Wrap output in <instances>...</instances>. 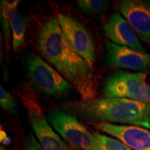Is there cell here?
<instances>
[{
  "mask_svg": "<svg viewBox=\"0 0 150 150\" xmlns=\"http://www.w3.org/2000/svg\"><path fill=\"white\" fill-rule=\"evenodd\" d=\"M147 74L117 70L105 79L102 93L104 97H122L150 104V86Z\"/></svg>",
  "mask_w": 150,
  "mask_h": 150,
  "instance_id": "4",
  "label": "cell"
},
{
  "mask_svg": "<svg viewBox=\"0 0 150 150\" xmlns=\"http://www.w3.org/2000/svg\"><path fill=\"white\" fill-rule=\"evenodd\" d=\"M22 150H44L33 133L30 132L22 146Z\"/></svg>",
  "mask_w": 150,
  "mask_h": 150,
  "instance_id": "17",
  "label": "cell"
},
{
  "mask_svg": "<svg viewBox=\"0 0 150 150\" xmlns=\"http://www.w3.org/2000/svg\"><path fill=\"white\" fill-rule=\"evenodd\" d=\"M75 3L79 10L94 18H99L106 13L110 5V1L105 0H78Z\"/></svg>",
  "mask_w": 150,
  "mask_h": 150,
  "instance_id": "13",
  "label": "cell"
},
{
  "mask_svg": "<svg viewBox=\"0 0 150 150\" xmlns=\"http://www.w3.org/2000/svg\"><path fill=\"white\" fill-rule=\"evenodd\" d=\"M117 8L139 40L150 46V1L122 0L117 1Z\"/></svg>",
  "mask_w": 150,
  "mask_h": 150,
  "instance_id": "9",
  "label": "cell"
},
{
  "mask_svg": "<svg viewBox=\"0 0 150 150\" xmlns=\"http://www.w3.org/2000/svg\"><path fill=\"white\" fill-rule=\"evenodd\" d=\"M68 150H73V149H68Z\"/></svg>",
  "mask_w": 150,
  "mask_h": 150,
  "instance_id": "18",
  "label": "cell"
},
{
  "mask_svg": "<svg viewBox=\"0 0 150 150\" xmlns=\"http://www.w3.org/2000/svg\"><path fill=\"white\" fill-rule=\"evenodd\" d=\"M27 74L31 85L49 97L59 98L72 86L54 67L33 52L26 55Z\"/></svg>",
  "mask_w": 150,
  "mask_h": 150,
  "instance_id": "5",
  "label": "cell"
},
{
  "mask_svg": "<svg viewBox=\"0 0 150 150\" xmlns=\"http://www.w3.org/2000/svg\"><path fill=\"white\" fill-rule=\"evenodd\" d=\"M94 134L98 139L104 150H133L120 140L112 138L111 137L97 132L94 133Z\"/></svg>",
  "mask_w": 150,
  "mask_h": 150,
  "instance_id": "15",
  "label": "cell"
},
{
  "mask_svg": "<svg viewBox=\"0 0 150 150\" xmlns=\"http://www.w3.org/2000/svg\"><path fill=\"white\" fill-rule=\"evenodd\" d=\"M103 33L114 44L127 47L140 53H147L126 19L118 13H112L103 23Z\"/></svg>",
  "mask_w": 150,
  "mask_h": 150,
  "instance_id": "10",
  "label": "cell"
},
{
  "mask_svg": "<svg viewBox=\"0 0 150 150\" xmlns=\"http://www.w3.org/2000/svg\"><path fill=\"white\" fill-rule=\"evenodd\" d=\"M36 44L45 61L71 84L81 100L97 98L98 76L95 68L72 50L65 38L57 17H50L42 24Z\"/></svg>",
  "mask_w": 150,
  "mask_h": 150,
  "instance_id": "1",
  "label": "cell"
},
{
  "mask_svg": "<svg viewBox=\"0 0 150 150\" xmlns=\"http://www.w3.org/2000/svg\"><path fill=\"white\" fill-rule=\"evenodd\" d=\"M47 121L72 147L80 150H104L100 142L74 116L54 109L48 112Z\"/></svg>",
  "mask_w": 150,
  "mask_h": 150,
  "instance_id": "6",
  "label": "cell"
},
{
  "mask_svg": "<svg viewBox=\"0 0 150 150\" xmlns=\"http://www.w3.org/2000/svg\"><path fill=\"white\" fill-rule=\"evenodd\" d=\"M0 105L6 111L15 115L18 114V104L16 99L2 86L0 87Z\"/></svg>",
  "mask_w": 150,
  "mask_h": 150,
  "instance_id": "16",
  "label": "cell"
},
{
  "mask_svg": "<svg viewBox=\"0 0 150 150\" xmlns=\"http://www.w3.org/2000/svg\"><path fill=\"white\" fill-rule=\"evenodd\" d=\"M106 50L104 61L110 69H125L136 71V72L150 73V55L147 53H140L127 47L105 41Z\"/></svg>",
  "mask_w": 150,
  "mask_h": 150,
  "instance_id": "8",
  "label": "cell"
},
{
  "mask_svg": "<svg viewBox=\"0 0 150 150\" xmlns=\"http://www.w3.org/2000/svg\"><path fill=\"white\" fill-rule=\"evenodd\" d=\"M19 4H20L19 0H1L0 3V18H1L6 48L7 50H10L11 42V29L8 19V11L11 8L18 7Z\"/></svg>",
  "mask_w": 150,
  "mask_h": 150,
  "instance_id": "14",
  "label": "cell"
},
{
  "mask_svg": "<svg viewBox=\"0 0 150 150\" xmlns=\"http://www.w3.org/2000/svg\"><path fill=\"white\" fill-rule=\"evenodd\" d=\"M99 131L106 133L133 150H150V131L144 127L117 125L107 122L95 125Z\"/></svg>",
  "mask_w": 150,
  "mask_h": 150,
  "instance_id": "11",
  "label": "cell"
},
{
  "mask_svg": "<svg viewBox=\"0 0 150 150\" xmlns=\"http://www.w3.org/2000/svg\"><path fill=\"white\" fill-rule=\"evenodd\" d=\"M16 93L27 110L31 127L42 149L68 150L66 142L61 139L48 123L40 105L38 97L29 84L24 82L19 86Z\"/></svg>",
  "mask_w": 150,
  "mask_h": 150,
  "instance_id": "3",
  "label": "cell"
},
{
  "mask_svg": "<svg viewBox=\"0 0 150 150\" xmlns=\"http://www.w3.org/2000/svg\"><path fill=\"white\" fill-rule=\"evenodd\" d=\"M18 7L11 8L8 11V19L12 32V44L13 51L18 52L24 43L26 25L24 20L18 11Z\"/></svg>",
  "mask_w": 150,
  "mask_h": 150,
  "instance_id": "12",
  "label": "cell"
},
{
  "mask_svg": "<svg viewBox=\"0 0 150 150\" xmlns=\"http://www.w3.org/2000/svg\"><path fill=\"white\" fill-rule=\"evenodd\" d=\"M57 18L65 38L72 50L93 67L96 49L89 30L81 22L69 15L59 13Z\"/></svg>",
  "mask_w": 150,
  "mask_h": 150,
  "instance_id": "7",
  "label": "cell"
},
{
  "mask_svg": "<svg viewBox=\"0 0 150 150\" xmlns=\"http://www.w3.org/2000/svg\"><path fill=\"white\" fill-rule=\"evenodd\" d=\"M63 111L85 122L122 123L150 129V104L122 97L72 101L61 106Z\"/></svg>",
  "mask_w": 150,
  "mask_h": 150,
  "instance_id": "2",
  "label": "cell"
}]
</instances>
